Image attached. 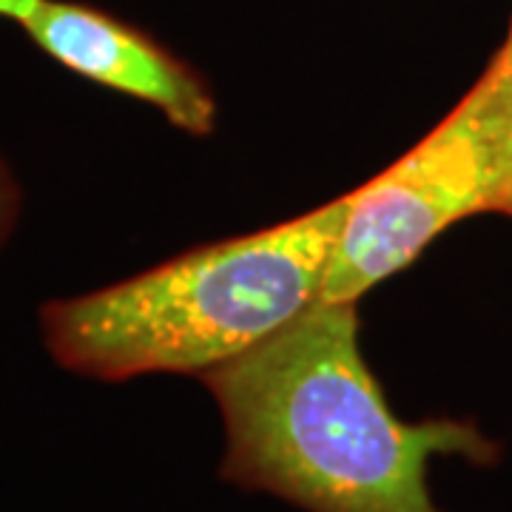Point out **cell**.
<instances>
[{
	"label": "cell",
	"mask_w": 512,
	"mask_h": 512,
	"mask_svg": "<svg viewBox=\"0 0 512 512\" xmlns=\"http://www.w3.org/2000/svg\"><path fill=\"white\" fill-rule=\"evenodd\" d=\"M225 424L220 476L308 512H441L436 456L493 464L473 421H402L359 348L356 302L319 299L285 330L202 373Z\"/></svg>",
	"instance_id": "cell-1"
},
{
	"label": "cell",
	"mask_w": 512,
	"mask_h": 512,
	"mask_svg": "<svg viewBox=\"0 0 512 512\" xmlns=\"http://www.w3.org/2000/svg\"><path fill=\"white\" fill-rule=\"evenodd\" d=\"M37 6V0H0V18L23 20Z\"/></svg>",
	"instance_id": "cell-6"
},
{
	"label": "cell",
	"mask_w": 512,
	"mask_h": 512,
	"mask_svg": "<svg viewBox=\"0 0 512 512\" xmlns=\"http://www.w3.org/2000/svg\"><path fill=\"white\" fill-rule=\"evenodd\" d=\"M15 217H18V185L12 180L9 168L0 163V245L12 231Z\"/></svg>",
	"instance_id": "cell-5"
},
{
	"label": "cell",
	"mask_w": 512,
	"mask_h": 512,
	"mask_svg": "<svg viewBox=\"0 0 512 512\" xmlns=\"http://www.w3.org/2000/svg\"><path fill=\"white\" fill-rule=\"evenodd\" d=\"M504 43H507V49H510V55H512V20H510V32H507V40H504ZM510 217H512V208H510Z\"/></svg>",
	"instance_id": "cell-7"
},
{
	"label": "cell",
	"mask_w": 512,
	"mask_h": 512,
	"mask_svg": "<svg viewBox=\"0 0 512 512\" xmlns=\"http://www.w3.org/2000/svg\"><path fill=\"white\" fill-rule=\"evenodd\" d=\"M345 197L211 242L100 291L43 305L57 365L103 382L202 376L285 330L322 299Z\"/></svg>",
	"instance_id": "cell-2"
},
{
	"label": "cell",
	"mask_w": 512,
	"mask_h": 512,
	"mask_svg": "<svg viewBox=\"0 0 512 512\" xmlns=\"http://www.w3.org/2000/svg\"><path fill=\"white\" fill-rule=\"evenodd\" d=\"M512 208V55H493L476 86L399 163L345 197L322 299L359 302L450 225Z\"/></svg>",
	"instance_id": "cell-3"
},
{
	"label": "cell",
	"mask_w": 512,
	"mask_h": 512,
	"mask_svg": "<svg viewBox=\"0 0 512 512\" xmlns=\"http://www.w3.org/2000/svg\"><path fill=\"white\" fill-rule=\"evenodd\" d=\"M20 26L69 72L143 100L185 134L205 137L217 126V100L200 72L126 20L86 3L37 0Z\"/></svg>",
	"instance_id": "cell-4"
}]
</instances>
